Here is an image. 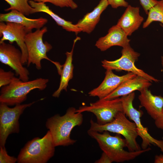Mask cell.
Returning a JSON list of instances; mask_svg holds the SVG:
<instances>
[{
    "label": "cell",
    "mask_w": 163,
    "mask_h": 163,
    "mask_svg": "<svg viewBox=\"0 0 163 163\" xmlns=\"http://www.w3.org/2000/svg\"><path fill=\"white\" fill-rule=\"evenodd\" d=\"M155 120L156 126L158 129L163 130V108L161 115Z\"/></svg>",
    "instance_id": "obj_30"
},
{
    "label": "cell",
    "mask_w": 163,
    "mask_h": 163,
    "mask_svg": "<svg viewBox=\"0 0 163 163\" xmlns=\"http://www.w3.org/2000/svg\"><path fill=\"white\" fill-rule=\"evenodd\" d=\"M102 133L89 130L88 131V135L97 141L101 150L113 162L120 163L133 160L151 149L148 147L145 149L138 151H126L124 149L127 147L126 141L122 137L121 135L116 134L115 136H112L107 131Z\"/></svg>",
    "instance_id": "obj_2"
},
{
    "label": "cell",
    "mask_w": 163,
    "mask_h": 163,
    "mask_svg": "<svg viewBox=\"0 0 163 163\" xmlns=\"http://www.w3.org/2000/svg\"><path fill=\"white\" fill-rule=\"evenodd\" d=\"M130 41L125 32L116 24L109 29L105 36L100 38L95 46L101 51H104L114 46L124 47L129 44Z\"/></svg>",
    "instance_id": "obj_14"
},
{
    "label": "cell",
    "mask_w": 163,
    "mask_h": 163,
    "mask_svg": "<svg viewBox=\"0 0 163 163\" xmlns=\"http://www.w3.org/2000/svg\"><path fill=\"white\" fill-rule=\"evenodd\" d=\"M152 85V82L146 78L137 75L123 82L114 91L102 99H112L126 95L135 91H140L144 88H148Z\"/></svg>",
    "instance_id": "obj_15"
},
{
    "label": "cell",
    "mask_w": 163,
    "mask_h": 163,
    "mask_svg": "<svg viewBox=\"0 0 163 163\" xmlns=\"http://www.w3.org/2000/svg\"><path fill=\"white\" fill-rule=\"evenodd\" d=\"M135 97L134 92L121 97L123 112L135 123L138 136L142 140L141 146L142 149H145L152 145L159 148L163 153V140H158L152 137L149 133L148 128L142 124L141 117L143 113L142 110H138L134 107L133 102Z\"/></svg>",
    "instance_id": "obj_7"
},
{
    "label": "cell",
    "mask_w": 163,
    "mask_h": 163,
    "mask_svg": "<svg viewBox=\"0 0 163 163\" xmlns=\"http://www.w3.org/2000/svg\"><path fill=\"white\" fill-rule=\"evenodd\" d=\"M48 82V79L41 78L23 81L15 77L9 85L1 88L0 102L8 106L21 104L26 100L27 95L31 91L44 90Z\"/></svg>",
    "instance_id": "obj_5"
},
{
    "label": "cell",
    "mask_w": 163,
    "mask_h": 163,
    "mask_svg": "<svg viewBox=\"0 0 163 163\" xmlns=\"http://www.w3.org/2000/svg\"><path fill=\"white\" fill-rule=\"evenodd\" d=\"M55 146L49 130L42 137L28 141L21 149L17 158L18 163H46L54 155Z\"/></svg>",
    "instance_id": "obj_4"
},
{
    "label": "cell",
    "mask_w": 163,
    "mask_h": 163,
    "mask_svg": "<svg viewBox=\"0 0 163 163\" xmlns=\"http://www.w3.org/2000/svg\"><path fill=\"white\" fill-rule=\"evenodd\" d=\"M47 31V28L44 27L41 29H37L34 32H30L26 34L25 42L28 55L27 67L32 64L35 65L37 69L40 70L42 68L41 61L46 59L55 65L59 74L62 66L58 62L52 60L47 56V53L52 48L50 44L43 41V36Z\"/></svg>",
    "instance_id": "obj_6"
},
{
    "label": "cell",
    "mask_w": 163,
    "mask_h": 163,
    "mask_svg": "<svg viewBox=\"0 0 163 163\" xmlns=\"http://www.w3.org/2000/svg\"><path fill=\"white\" fill-rule=\"evenodd\" d=\"M160 24L161 26L163 28V24Z\"/></svg>",
    "instance_id": "obj_33"
},
{
    "label": "cell",
    "mask_w": 163,
    "mask_h": 163,
    "mask_svg": "<svg viewBox=\"0 0 163 163\" xmlns=\"http://www.w3.org/2000/svg\"><path fill=\"white\" fill-rule=\"evenodd\" d=\"M121 53V57L118 59L113 61L105 59L102 61V66L106 70H124L132 72L146 78L151 82H158L160 81L136 66L135 63L138 59L140 54L135 51L129 44L123 48Z\"/></svg>",
    "instance_id": "obj_9"
},
{
    "label": "cell",
    "mask_w": 163,
    "mask_h": 163,
    "mask_svg": "<svg viewBox=\"0 0 163 163\" xmlns=\"http://www.w3.org/2000/svg\"><path fill=\"white\" fill-rule=\"evenodd\" d=\"M140 92L138 98L140 107H144L150 117L155 120L161 115L163 108V97L153 94L147 88Z\"/></svg>",
    "instance_id": "obj_18"
},
{
    "label": "cell",
    "mask_w": 163,
    "mask_h": 163,
    "mask_svg": "<svg viewBox=\"0 0 163 163\" xmlns=\"http://www.w3.org/2000/svg\"><path fill=\"white\" fill-rule=\"evenodd\" d=\"M105 78L100 85L88 93L89 96L97 97L99 99L104 98L116 90L125 81L137 75L132 72L119 76L110 69H107Z\"/></svg>",
    "instance_id": "obj_13"
},
{
    "label": "cell",
    "mask_w": 163,
    "mask_h": 163,
    "mask_svg": "<svg viewBox=\"0 0 163 163\" xmlns=\"http://www.w3.org/2000/svg\"><path fill=\"white\" fill-rule=\"evenodd\" d=\"M109 5L107 0H101L94 10L85 15L76 25L81 31L90 34L99 21L102 13Z\"/></svg>",
    "instance_id": "obj_19"
},
{
    "label": "cell",
    "mask_w": 163,
    "mask_h": 163,
    "mask_svg": "<svg viewBox=\"0 0 163 163\" xmlns=\"http://www.w3.org/2000/svg\"><path fill=\"white\" fill-rule=\"evenodd\" d=\"M10 5L5 11L16 10L26 16L36 13L35 9L29 3V0H4Z\"/></svg>",
    "instance_id": "obj_23"
},
{
    "label": "cell",
    "mask_w": 163,
    "mask_h": 163,
    "mask_svg": "<svg viewBox=\"0 0 163 163\" xmlns=\"http://www.w3.org/2000/svg\"><path fill=\"white\" fill-rule=\"evenodd\" d=\"M17 162V158L9 155L5 146H0V163H15Z\"/></svg>",
    "instance_id": "obj_26"
},
{
    "label": "cell",
    "mask_w": 163,
    "mask_h": 163,
    "mask_svg": "<svg viewBox=\"0 0 163 163\" xmlns=\"http://www.w3.org/2000/svg\"><path fill=\"white\" fill-rule=\"evenodd\" d=\"M14 74L11 71H5L0 69V87L9 85L15 77Z\"/></svg>",
    "instance_id": "obj_25"
},
{
    "label": "cell",
    "mask_w": 163,
    "mask_h": 163,
    "mask_svg": "<svg viewBox=\"0 0 163 163\" xmlns=\"http://www.w3.org/2000/svg\"><path fill=\"white\" fill-rule=\"evenodd\" d=\"M161 65L163 68V56H162L161 57Z\"/></svg>",
    "instance_id": "obj_32"
},
{
    "label": "cell",
    "mask_w": 163,
    "mask_h": 163,
    "mask_svg": "<svg viewBox=\"0 0 163 163\" xmlns=\"http://www.w3.org/2000/svg\"><path fill=\"white\" fill-rule=\"evenodd\" d=\"M37 2H49L54 5L60 7H69L75 9L78 7L77 4L73 0H33Z\"/></svg>",
    "instance_id": "obj_24"
},
{
    "label": "cell",
    "mask_w": 163,
    "mask_h": 163,
    "mask_svg": "<svg viewBox=\"0 0 163 163\" xmlns=\"http://www.w3.org/2000/svg\"><path fill=\"white\" fill-rule=\"evenodd\" d=\"M140 3L144 11L148 14L149 9L155 5L157 2L156 0H139Z\"/></svg>",
    "instance_id": "obj_27"
},
{
    "label": "cell",
    "mask_w": 163,
    "mask_h": 163,
    "mask_svg": "<svg viewBox=\"0 0 163 163\" xmlns=\"http://www.w3.org/2000/svg\"><path fill=\"white\" fill-rule=\"evenodd\" d=\"M28 33L25 28L20 24L12 22L0 23V43L6 40L11 44L16 42L22 53L23 64L27 62L28 55L25 38Z\"/></svg>",
    "instance_id": "obj_11"
},
{
    "label": "cell",
    "mask_w": 163,
    "mask_h": 163,
    "mask_svg": "<svg viewBox=\"0 0 163 163\" xmlns=\"http://www.w3.org/2000/svg\"><path fill=\"white\" fill-rule=\"evenodd\" d=\"M88 112L96 116L97 123L103 125L112 121L118 113L123 112L120 98L110 100L99 99L89 106H83L76 109V112Z\"/></svg>",
    "instance_id": "obj_10"
},
{
    "label": "cell",
    "mask_w": 163,
    "mask_h": 163,
    "mask_svg": "<svg viewBox=\"0 0 163 163\" xmlns=\"http://www.w3.org/2000/svg\"><path fill=\"white\" fill-rule=\"evenodd\" d=\"M112 160L106 153L103 152L100 158L94 162L95 163H111Z\"/></svg>",
    "instance_id": "obj_29"
},
{
    "label": "cell",
    "mask_w": 163,
    "mask_h": 163,
    "mask_svg": "<svg viewBox=\"0 0 163 163\" xmlns=\"http://www.w3.org/2000/svg\"><path fill=\"white\" fill-rule=\"evenodd\" d=\"M22 53L10 43H0V61L14 70L17 76L23 81H29V72L21 62Z\"/></svg>",
    "instance_id": "obj_12"
},
{
    "label": "cell",
    "mask_w": 163,
    "mask_h": 163,
    "mask_svg": "<svg viewBox=\"0 0 163 163\" xmlns=\"http://www.w3.org/2000/svg\"><path fill=\"white\" fill-rule=\"evenodd\" d=\"M0 21L12 22L20 24L26 28L28 33L32 32L33 29H40L48 22V20L40 17L36 19H30L15 10H12L7 13L0 14Z\"/></svg>",
    "instance_id": "obj_16"
},
{
    "label": "cell",
    "mask_w": 163,
    "mask_h": 163,
    "mask_svg": "<svg viewBox=\"0 0 163 163\" xmlns=\"http://www.w3.org/2000/svg\"><path fill=\"white\" fill-rule=\"evenodd\" d=\"M35 102L18 104L12 108L6 104H0V146H5L8 136L19 132V119L24 110Z\"/></svg>",
    "instance_id": "obj_8"
},
{
    "label": "cell",
    "mask_w": 163,
    "mask_h": 163,
    "mask_svg": "<svg viewBox=\"0 0 163 163\" xmlns=\"http://www.w3.org/2000/svg\"><path fill=\"white\" fill-rule=\"evenodd\" d=\"M29 3L35 9L36 13L43 12L46 13L52 17L58 25L62 27L66 30L74 32L76 34L81 32L76 24H73L72 22L65 20L54 13L45 3L37 2L31 0L29 1Z\"/></svg>",
    "instance_id": "obj_21"
},
{
    "label": "cell",
    "mask_w": 163,
    "mask_h": 163,
    "mask_svg": "<svg viewBox=\"0 0 163 163\" xmlns=\"http://www.w3.org/2000/svg\"><path fill=\"white\" fill-rule=\"evenodd\" d=\"M143 20V18L139 14V8L129 5L117 24L128 36H130L138 29Z\"/></svg>",
    "instance_id": "obj_17"
},
{
    "label": "cell",
    "mask_w": 163,
    "mask_h": 163,
    "mask_svg": "<svg viewBox=\"0 0 163 163\" xmlns=\"http://www.w3.org/2000/svg\"><path fill=\"white\" fill-rule=\"evenodd\" d=\"M80 39V37H77L74 40L72 49L70 52H66L65 53L66 59L60 74V82L58 89L53 94L52 96L55 97H58L63 90L67 91V88L69 81L73 77L74 66L72 64L73 54L75 44L76 42Z\"/></svg>",
    "instance_id": "obj_20"
},
{
    "label": "cell",
    "mask_w": 163,
    "mask_h": 163,
    "mask_svg": "<svg viewBox=\"0 0 163 163\" xmlns=\"http://www.w3.org/2000/svg\"><path fill=\"white\" fill-rule=\"evenodd\" d=\"M74 107H70L62 116L56 114L48 118L46 126L50 132L55 147L73 145L76 140L71 138L73 129L80 126L83 121L82 113L76 112Z\"/></svg>",
    "instance_id": "obj_1"
},
{
    "label": "cell",
    "mask_w": 163,
    "mask_h": 163,
    "mask_svg": "<svg viewBox=\"0 0 163 163\" xmlns=\"http://www.w3.org/2000/svg\"><path fill=\"white\" fill-rule=\"evenodd\" d=\"M155 163H163V155H156L155 157Z\"/></svg>",
    "instance_id": "obj_31"
},
{
    "label": "cell",
    "mask_w": 163,
    "mask_h": 163,
    "mask_svg": "<svg viewBox=\"0 0 163 163\" xmlns=\"http://www.w3.org/2000/svg\"><path fill=\"white\" fill-rule=\"evenodd\" d=\"M148 17L143 23V28L148 27L154 21L163 24V0L158 1L156 4L149 10Z\"/></svg>",
    "instance_id": "obj_22"
},
{
    "label": "cell",
    "mask_w": 163,
    "mask_h": 163,
    "mask_svg": "<svg viewBox=\"0 0 163 163\" xmlns=\"http://www.w3.org/2000/svg\"><path fill=\"white\" fill-rule=\"evenodd\" d=\"M109 5L113 8L119 7H126L129 5L128 3L125 0H107Z\"/></svg>",
    "instance_id": "obj_28"
},
{
    "label": "cell",
    "mask_w": 163,
    "mask_h": 163,
    "mask_svg": "<svg viewBox=\"0 0 163 163\" xmlns=\"http://www.w3.org/2000/svg\"><path fill=\"white\" fill-rule=\"evenodd\" d=\"M89 130L102 133L104 131L112 132L123 136L127 143L129 151L134 152L140 150L141 148L136 141L138 136L135 123L129 120L123 112L117 113L111 122L100 125L91 120Z\"/></svg>",
    "instance_id": "obj_3"
}]
</instances>
